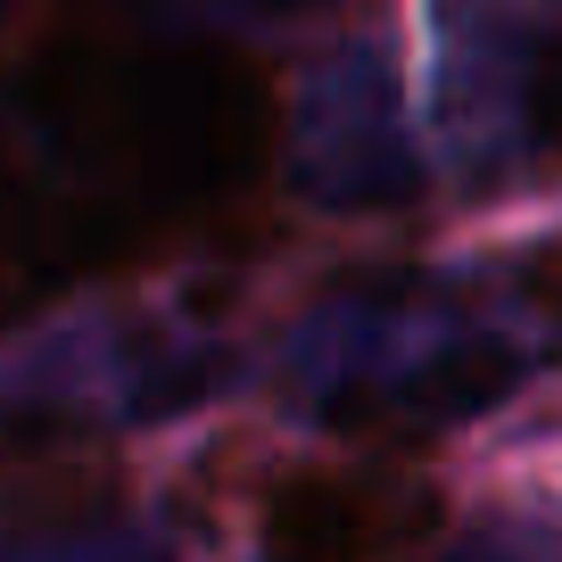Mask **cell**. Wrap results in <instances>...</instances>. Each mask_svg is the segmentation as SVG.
<instances>
[{
  "mask_svg": "<svg viewBox=\"0 0 562 562\" xmlns=\"http://www.w3.org/2000/svg\"><path fill=\"white\" fill-rule=\"evenodd\" d=\"M116 447L100 422L34 405L0 422V529H83L116 513Z\"/></svg>",
  "mask_w": 562,
  "mask_h": 562,
  "instance_id": "3",
  "label": "cell"
},
{
  "mask_svg": "<svg viewBox=\"0 0 562 562\" xmlns=\"http://www.w3.org/2000/svg\"><path fill=\"white\" fill-rule=\"evenodd\" d=\"M447 529V496L414 472H372V463H306L281 472L265 496V546L290 562H364L405 554Z\"/></svg>",
  "mask_w": 562,
  "mask_h": 562,
  "instance_id": "2",
  "label": "cell"
},
{
  "mask_svg": "<svg viewBox=\"0 0 562 562\" xmlns=\"http://www.w3.org/2000/svg\"><path fill=\"white\" fill-rule=\"evenodd\" d=\"M529 290H538V306H554V315H562V240L546 248V257H529Z\"/></svg>",
  "mask_w": 562,
  "mask_h": 562,
  "instance_id": "4",
  "label": "cell"
},
{
  "mask_svg": "<svg viewBox=\"0 0 562 562\" xmlns=\"http://www.w3.org/2000/svg\"><path fill=\"white\" fill-rule=\"evenodd\" d=\"M0 124V290L191 232L273 158V83L199 42L67 34L34 58Z\"/></svg>",
  "mask_w": 562,
  "mask_h": 562,
  "instance_id": "1",
  "label": "cell"
}]
</instances>
